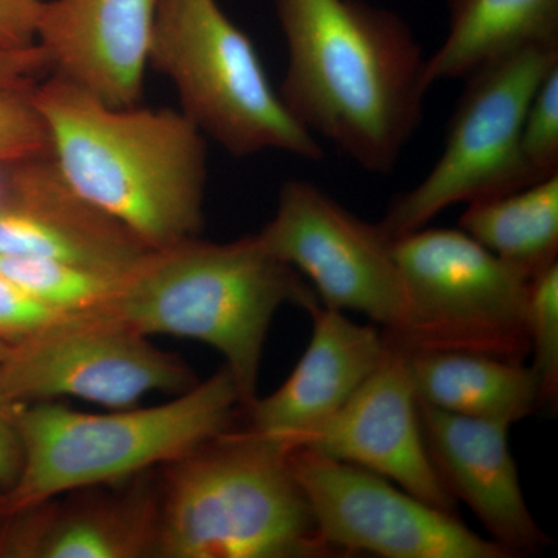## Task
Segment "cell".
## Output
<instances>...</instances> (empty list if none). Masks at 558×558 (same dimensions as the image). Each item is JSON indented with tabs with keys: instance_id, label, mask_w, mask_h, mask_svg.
Listing matches in <instances>:
<instances>
[{
	"instance_id": "18",
	"label": "cell",
	"mask_w": 558,
	"mask_h": 558,
	"mask_svg": "<svg viewBox=\"0 0 558 558\" xmlns=\"http://www.w3.org/2000/svg\"><path fill=\"white\" fill-rule=\"evenodd\" d=\"M407 359L418 403L510 427L545 407L537 376L524 363L470 352H418Z\"/></svg>"
},
{
	"instance_id": "14",
	"label": "cell",
	"mask_w": 558,
	"mask_h": 558,
	"mask_svg": "<svg viewBox=\"0 0 558 558\" xmlns=\"http://www.w3.org/2000/svg\"><path fill=\"white\" fill-rule=\"evenodd\" d=\"M418 416L444 486L469 506L495 545L512 558L534 556L553 545L521 492L509 447L510 425L459 416L425 403H418Z\"/></svg>"
},
{
	"instance_id": "29",
	"label": "cell",
	"mask_w": 558,
	"mask_h": 558,
	"mask_svg": "<svg viewBox=\"0 0 558 558\" xmlns=\"http://www.w3.org/2000/svg\"><path fill=\"white\" fill-rule=\"evenodd\" d=\"M10 349L11 344L5 343V341L3 340H0V362H2V360L5 359L7 355H9Z\"/></svg>"
},
{
	"instance_id": "15",
	"label": "cell",
	"mask_w": 558,
	"mask_h": 558,
	"mask_svg": "<svg viewBox=\"0 0 558 558\" xmlns=\"http://www.w3.org/2000/svg\"><path fill=\"white\" fill-rule=\"evenodd\" d=\"M159 0H46L38 44L51 73L112 106L140 105Z\"/></svg>"
},
{
	"instance_id": "28",
	"label": "cell",
	"mask_w": 558,
	"mask_h": 558,
	"mask_svg": "<svg viewBox=\"0 0 558 558\" xmlns=\"http://www.w3.org/2000/svg\"><path fill=\"white\" fill-rule=\"evenodd\" d=\"M0 392V487L10 490L22 469V442L17 428V409Z\"/></svg>"
},
{
	"instance_id": "24",
	"label": "cell",
	"mask_w": 558,
	"mask_h": 558,
	"mask_svg": "<svg viewBox=\"0 0 558 558\" xmlns=\"http://www.w3.org/2000/svg\"><path fill=\"white\" fill-rule=\"evenodd\" d=\"M32 89H0V168L51 157L49 131Z\"/></svg>"
},
{
	"instance_id": "25",
	"label": "cell",
	"mask_w": 558,
	"mask_h": 558,
	"mask_svg": "<svg viewBox=\"0 0 558 558\" xmlns=\"http://www.w3.org/2000/svg\"><path fill=\"white\" fill-rule=\"evenodd\" d=\"M72 317L75 314L54 310L0 275V340L5 343H21Z\"/></svg>"
},
{
	"instance_id": "19",
	"label": "cell",
	"mask_w": 558,
	"mask_h": 558,
	"mask_svg": "<svg viewBox=\"0 0 558 558\" xmlns=\"http://www.w3.org/2000/svg\"><path fill=\"white\" fill-rule=\"evenodd\" d=\"M558 43V0H450V27L427 60L429 86L465 80L513 51Z\"/></svg>"
},
{
	"instance_id": "11",
	"label": "cell",
	"mask_w": 558,
	"mask_h": 558,
	"mask_svg": "<svg viewBox=\"0 0 558 558\" xmlns=\"http://www.w3.org/2000/svg\"><path fill=\"white\" fill-rule=\"evenodd\" d=\"M267 250L314 286L330 310L359 312L395 329L407 306L391 241L307 180L290 179L259 231Z\"/></svg>"
},
{
	"instance_id": "12",
	"label": "cell",
	"mask_w": 558,
	"mask_h": 558,
	"mask_svg": "<svg viewBox=\"0 0 558 558\" xmlns=\"http://www.w3.org/2000/svg\"><path fill=\"white\" fill-rule=\"evenodd\" d=\"M295 447L371 470L435 508L458 512L425 446L409 359L389 344L347 405L296 439Z\"/></svg>"
},
{
	"instance_id": "9",
	"label": "cell",
	"mask_w": 558,
	"mask_h": 558,
	"mask_svg": "<svg viewBox=\"0 0 558 558\" xmlns=\"http://www.w3.org/2000/svg\"><path fill=\"white\" fill-rule=\"evenodd\" d=\"M130 326L101 315H75L11 344L0 362V392L14 405L76 398L132 409L150 392L189 391L194 371Z\"/></svg>"
},
{
	"instance_id": "16",
	"label": "cell",
	"mask_w": 558,
	"mask_h": 558,
	"mask_svg": "<svg viewBox=\"0 0 558 558\" xmlns=\"http://www.w3.org/2000/svg\"><path fill=\"white\" fill-rule=\"evenodd\" d=\"M150 472L117 483L116 490L81 488L16 513L22 520L7 550L32 558L157 557L160 480Z\"/></svg>"
},
{
	"instance_id": "10",
	"label": "cell",
	"mask_w": 558,
	"mask_h": 558,
	"mask_svg": "<svg viewBox=\"0 0 558 558\" xmlns=\"http://www.w3.org/2000/svg\"><path fill=\"white\" fill-rule=\"evenodd\" d=\"M290 464L336 557L512 558L470 531L457 513L371 470L303 447L290 449Z\"/></svg>"
},
{
	"instance_id": "8",
	"label": "cell",
	"mask_w": 558,
	"mask_h": 558,
	"mask_svg": "<svg viewBox=\"0 0 558 558\" xmlns=\"http://www.w3.org/2000/svg\"><path fill=\"white\" fill-rule=\"evenodd\" d=\"M558 68V43L513 51L469 76L432 171L392 199L377 226L389 241L427 227L458 204L529 186L520 137L529 105Z\"/></svg>"
},
{
	"instance_id": "17",
	"label": "cell",
	"mask_w": 558,
	"mask_h": 558,
	"mask_svg": "<svg viewBox=\"0 0 558 558\" xmlns=\"http://www.w3.org/2000/svg\"><path fill=\"white\" fill-rule=\"evenodd\" d=\"M306 311L314 330L295 369L277 391L242 411L245 428L284 440L290 449L347 405L388 348L381 329L351 322L318 300Z\"/></svg>"
},
{
	"instance_id": "20",
	"label": "cell",
	"mask_w": 558,
	"mask_h": 558,
	"mask_svg": "<svg viewBox=\"0 0 558 558\" xmlns=\"http://www.w3.org/2000/svg\"><path fill=\"white\" fill-rule=\"evenodd\" d=\"M461 230L531 281L557 263L558 174L470 202Z\"/></svg>"
},
{
	"instance_id": "22",
	"label": "cell",
	"mask_w": 558,
	"mask_h": 558,
	"mask_svg": "<svg viewBox=\"0 0 558 558\" xmlns=\"http://www.w3.org/2000/svg\"><path fill=\"white\" fill-rule=\"evenodd\" d=\"M529 355L542 387L545 405L558 396V263L529 281Z\"/></svg>"
},
{
	"instance_id": "26",
	"label": "cell",
	"mask_w": 558,
	"mask_h": 558,
	"mask_svg": "<svg viewBox=\"0 0 558 558\" xmlns=\"http://www.w3.org/2000/svg\"><path fill=\"white\" fill-rule=\"evenodd\" d=\"M44 3L46 0H0V47L24 49L38 44Z\"/></svg>"
},
{
	"instance_id": "1",
	"label": "cell",
	"mask_w": 558,
	"mask_h": 558,
	"mask_svg": "<svg viewBox=\"0 0 558 558\" xmlns=\"http://www.w3.org/2000/svg\"><path fill=\"white\" fill-rule=\"evenodd\" d=\"M288 65L279 95L315 137L389 174L432 89L427 60L398 14L363 0H274Z\"/></svg>"
},
{
	"instance_id": "27",
	"label": "cell",
	"mask_w": 558,
	"mask_h": 558,
	"mask_svg": "<svg viewBox=\"0 0 558 558\" xmlns=\"http://www.w3.org/2000/svg\"><path fill=\"white\" fill-rule=\"evenodd\" d=\"M50 72L49 54L39 44L24 49L0 47V89L35 86Z\"/></svg>"
},
{
	"instance_id": "3",
	"label": "cell",
	"mask_w": 558,
	"mask_h": 558,
	"mask_svg": "<svg viewBox=\"0 0 558 558\" xmlns=\"http://www.w3.org/2000/svg\"><path fill=\"white\" fill-rule=\"evenodd\" d=\"M314 290L275 258L259 234L211 242L201 236L149 250L119 292L94 315L145 336L199 341L218 351L241 411L258 398V377L271 322L284 303L306 310Z\"/></svg>"
},
{
	"instance_id": "5",
	"label": "cell",
	"mask_w": 558,
	"mask_h": 558,
	"mask_svg": "<svg viewBox=\"0 0 558 558\" xmlns=\"http://www.w3.org/2000/svg\"><path fill=\"white\" fill-rule=\"evenodd\" d=\"M240 411V392L226 366L148 409L92 414L51 402L21 405L24 459L16 483L0 498V513L16 515L69 492L163 468L233 427Z\"/></svg>"
},
{
	"instance_id": "4",
	"label": "cell",
	"mask_w": 558,
	"mask_h": 558,
	"mask_svg": "<svg viewBox=\"0 0 558 558\" xmlns=\"http://www.w3.org/2000/svg\"><path fill=\"white\" fill-rule=\"evenodd\" d=\"M160 558H329L336 554L284 440L229 428L161 468Z\"/></svg>"
},
{
	"instance_id": "23",
	"label": "cell",
	"mask_w": 558,
	"mask_h": 558,
	"mask_svg": "<svg viewBox=\"0 0 558 558\" xmlns=\"http://www.w3.org/2000/svg\"><path fill=\"white\" fill-rule=\"evenodd\" d=\"M520 160L527 185L558 174V68L543 80L529 105Z\"/></svg>"
},
{
	"instance_id": "30",
	"label": "cell",
	"mask_w": 558,
	"mask_h": 558,
	"mask_svg": "<svg viewBox=\"0 0 558 558\" xmlns=\"http://www.w3.org/2000/svg\"><path fill=\"white\" fill-rule=\"evenodd\" d=\"M0 191H2V168H0Z\"/></svg>"
},
{
	"instance_id": "2",
	"label": "cell",
	"mask_w": 558,
	"mask_h": 558,
	"mask_svg": "<svg viewBox=\"0 0 558 558\" xmlns=\"http://www.w3.org/2000/svg\"><path fill=\"white\" fill-rule=\"evenodd\" d=\"M32 94L51 159L80 196L150 250L201 236L207 137L180 110L112 106L51 72Z\"/></svg>"
},
{
	"instance_id": "13",
	"label": "cell",
	"mask_w": 558,
	"mask_h": 558,
	"mask_svg": "<svg viewBox=\"0 0 558 558\" xmlns=\"http://www.w3.org/2000/svg\"><path fill=\"white\" fill-rule=\"evenodd\" d=\"M149 250L80 196L51 157L2 168L0 256H35L124 274Z\"/></svg>"
},
{
	"instance_id": "6",
	"label": "cell",
	"mask_w": 558,
	"mask_h": 558,
	"mask_svg": "<svg viewBox=\"0 0 558 558\" xmlns=\"http://www.w3.org/2000/svg\"><path fill=\"white\" fill-rule=\"evenodd\" d=\"M148 65L170 81L180 112L231 156H325L270 83L253 40L218 0H159Z\"/></svg>"
},
{
	"instance_id": "21",
	"label": "cell",
	"mask_w": 558,
	"mask_h": 558,
	"mask_svg": "<svg viewBox=\"0 0 558 558\" xmlns=\"http://www.w3.org/2000/svg\"><path fill=\"white\" fill-rule=\"evenodd\" d=\"M128 271L109 274L64 260L0 256V275L54 310L75 315L100 312L117 295Z\"/></svg>"
},
{
	"instance_id": "7",
	"label": "cell",
	"mask_w": 558,
	"mask_h": 558,
	"mask_svg": "<svg viewBox=\"0 0 558 558\" xmlns=\"http://www.w3.org/2000/svg\"><path fill=\"white\" fill-rule=\"evenodd\" d=\"M407 306L389 347L470 352L509 363L529 357V279L465 231L424 229L391 241Z\"/></svg>"
}]
</instances>
